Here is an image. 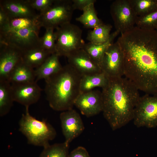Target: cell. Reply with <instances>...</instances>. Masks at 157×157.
Masks as SVG:
<instances>
[{
  "instance_id": "obj_1",
  "label": "cell",
  "mask_w": 157,
  "mask_h": 157,
  "mask_svg": "<svg viewBox=\"0 0 157 157\" xmlns=\"http://www.w3.org/2000/svg\"><path fill=\"white\" fill-rule=\"evenodd\" d=\"M117 41L124 56V75L139 90L157 94V32L135 26Z\"/></svg>"
},
{
  "instance_id": "obj_2",
  "label": "cell",
  "mask_w": 157,
  "mask_h": 157,
  "mask_svg": "<svg viewBox=\"0 0 157 157\" xmlns=\"http://www.w3.org/2000/svg\"><path fill=\"white\" fill-rule=\"evenodd\" d=\"M101 92L104 117L113 131L133 119L134 110L140 97L139 90L126 77H109Z\"/></svg>"
},
{
  "instance_id": "obj_3",
  "label": "cell",
  "mask_w": 157,
  "mask_h": 157,
  "mask_svg": "<svg viewBox=\"0 0 157 157\" xmlns=\"http://www.w3.org/2000/svg\"><path fill=\"white\" fill-rule=\"evenodd\" d=\"M82 76L69 63L58 72L45 80V92L50 106L63 111L72 109L80 93Z\"/></svg>"
},
{
  "instance_id": "obj_4",
  "label": "cell",
  "mask_w": 157,
  "mask_h": 157,
  "mask_svg": "<svg viewBox=\"0 0 157 157\" xmlns=\"http://www.w3.org/2000/svg\"><path fill=\"white\" fill-rule=\"evenodd\" d=\"M29 107H25V113L19 122V130L26 138L29 144L44 147L49 145V141L55 138L56 131L46 121L39 120L31 116Z\"/></svg>"
},
{
  "instance_id": "obj_5",
  "label": "cell",
  "mask_w": 157,
  "mask_h": 157,
  "mask_svg": "<svg viewBox=\"0 0 157 157\" xmlns=\"http://www.w3.org/2000/svg\"><path fill=\"white\" fill-rule=\"evenodd\" d=\"M56 53L66 57L73 52L82 49L85 43L82 38V31L70 22L56 29Z\"/></svg>"
},
{
  "instance_id": "obj_6",
  "label": "cell",
  "mask_w": 157,
  "mask_h": 157,
  "mask_svg": "<svg viewBox=\"0 0 157 157\" xmlns=\"http://www.w3.org/2000/svg\"><path fill=\"white\" fill-rule=\"evenodd\" d=\"M74 10L72 0H54L48 9L38 14L37 22L41 27L56 29L70 22Z\"/></svg>"
},
{
  "instance_id": "obj_7",
  "label": "cell",
  "mask_w": 157,
  "mask_h": 157,
  "mask_svg": "<svg viewBox=\"0 0 157 157\" xmlns=\"http://www.w3.org/2000/svg\"><path fill=\"white\" fill-rule=\"evenodd\" d=\"M38 23L28 28L18 30L0 31V43L11 46L23 53L40 45Z\"/></svg>"
},
{
  "instance_id": "obj_8",
  "label": "cell",
  "mask_w": 157,
  "mask_h": 157,
  "mask_svg": "<svg viewBox=\"0 0 157 157\" xmlns=\"http://www.w3.org/2000/svg\"><path fill=\"white\" fill-rule=\"evenodd\" d=\"M138 127L157 126V94L140 97L135 108L133 119Z\"/></svg>"
},
{
  "instance_id": "obj_9",
  "label": "cell",
  "mask_w": 157,
  "mask_h": 157,
  "mask_svg": "<svg viewBox=\"0 0 157 157\" xmlns=\"http://www.w3.org/2000/svg\"><path fill=\"white\" fill-rule=\"evenodd\" d=\"M110 13L116 31L121 34L133 28L137 16L129 0H116L110 6Z\"/></svg>"
},
{
  "instance_id": "obj_10",
  "label": "cell",
  "mask_w": 157,
  "mask_h": 157,
  "mask_svg": "<svg viewBox=\"0 0 157 157\" xmlns=\"http://www.w3.org/2000/svg\"><path fill=\"white\" fill-rule=\"evenodd\" d=\"M99 65L102 71L109 77L124 75V54L117 41L105 51Z\"/></svg>"
},
{
  "instance_id": "obj_11",
  "label": "cell",
  "mask_w": 157,
  "mask_h": 157,
  "mask_svg": "<svg viewBox=\"0 0 157 157\" xmlns=\"http://www.w3.org/2000/svg\"><path fill=\"white\" fill-rule=\"evenodd\" d=\"M75 105L81 114L87 117L96 115L102 112L103 101L101 92L91 90L80 93L76 99Z\"/></svg>"
},
{
  "instance_id": "obj_12",
  "label": "cell",
  "mask_w": 157,
  "mask_h": 157,
  "mask_svg": "<svg viewBox=\"0 0 157 157\" xmlns=\"http://www.w3.org/2000/svg\"><path fill=\"white\" fill-rule=\"evenodd\" d=\"M65 142L69 144L74 139L79 136L84 129L80 115L73 108L62 111L60 115Z\"/></svg>"
},
{
  "instance_id": "obj_13",
  "label": "cell",
  "mask_w": 157,
  "mask_h": 157,
  "mask_svg": "<svg viewBox=\"0 0 157 157\" xmlns=\"http://www.w3.org/2000/svg\"><path fill=\"white\" fill-rule=\"evenodd\" d=\"M35 81L10 83L13 99L25 107L37 102L41 95L42 89Z\"/></svg>"
},
{
  "instance_id": "obj_14",
  "label": "cell",
  "mask_w": 157,
  "mask_h": 157,
  "mask_svg": "<svg viewBox=\"0 0 157 157\" xmlns=\"http://www.w3.org/2000/svg\"><path fill=\"white\" fill-rule=\"evenodd\" d=\"M23 52L17 49L0 43V81H8L11 72L22 60Z\"/></svg>"
},
{
  "instance_id": "obj_15",
  "label": "cell",
  "mask_w": 157,
  "mask_h": 157,
  "mask_svg": "<svg viewBox=\"0 0 157 157\" xmlns=\"http://www.w3.org/2000/svg\"><path fill=\"white\" fill-rule=\"evenodd\" d=\"M67 58L69 64L81 76L102 72L100 66L83 49L73 52Z\"/></svg>"
},
{
  "instance_id": "obj_16",
  "label": "cell",
  "mask_w": 157,
  "mask_h": 157,
  "mask_svg": "<svg viewBox=\"0 0 157 157\" xmlns=\"http://www.w3.org/2000/svg\"><path fill=\"white\" fill-rule=\"evenodd\" d=\"M0 8L9 19L19 17L37 19L38 14L31 5L29 0H2Z\"/></svg>"
},
{
  "instance_id": "obj_17",
  "label": "cell",
  "mask_w": 157,
  "mask_h": 157,
  "mask_svg": "<svg viewBox=\"0 0 157 157\" xmlns=\"http://www.w3.org/2000/svg\"><path fill=\"white\" fill-rule=\"evenodd\" d=\"M59 56L55 53L51 54L39 66L35 68V81L48 78L58 72L63 66L59 60Z\"/></svg>"
},
{
  "instance_id": "obj_18",
  "label": "cell",
  "mask_w": 157,
  "mask_h": 157,
  "mask_svg": "<svg viewBox=\"0 0 157 157\" xmlns=\"http://www.w3.org/2000/svg\"><path fill=\"white\" fill-rule=\"evenodd\" d=\"M35 79V69L22 60L11 72L8 81L10 83H21L33 82Z\"/></svg>"
},
{
  "instance_id": "obj_19",
  "label": "cell",
  "mask_w": 157,
  "mask_h": 157,
  "mask_svg": "<svg viewBox=\"0 0 157 157\" xmlns=\"http://www.w3.org/2000/svg\"><path fill=\"white\" fill-rule=\"evenodd\" d=\"M119 33V32L115 30L111 33L109 39L106 42L97 44L89 42L85 43L82 49L93 60L99 65L105 52L114 43L115 39Z\"/></svg>"
},
{
  "instance_id": "obj_20",
  "label": "cell",
  "mask_w": 157,
  "mask_h": 157,
  "mask_svg": "<svg viewBox=\"0 0 157 157\" xmlns=\"http://www.w3.org/2000/svg\"><path fill=\"white\" fill-rule=\"evenodd\" d=\"M109 77L102 71L93 74L82 76L80 84V93L86 92L94 88H102L107 85Z\"/></svg>"
},
{
  "instance_id": "obj_21",
  "label": "cell",
  "mask_w": 157,
  "mask_h": 157,
  "mask_svg": "<svg viewBox=\"0 0 157 157\" xmlns=\"http://www.w3.org/2000/svg\"><path fill=\"white\" fill-rule=\"evenodd\" d=\"M50 55L40 44L24 52L22 60L31 67L36 68L40 66Z\"/></svg>"
},
{
  "instance_id": "obj_22",
  "label": "cell",
  "mask_w": 157,
  "mask_h": 157,
  "mask_svg": "<svg viewBox=\"0 0 157 157\" xmlns=\"http://www.w3.org/2000/svg\"><path fill=\"white\" fill-rule=\"evenodd\" d=\"M14 101L10 83L8 81H0V116L9 113Z\"/></svg>"
},
{
  "instance_id": "obj_23",
  "label": "cell",
  "mask_w": 157,
  "mask_h": 157,
  "mask_svg": "<svg viewBox=\"0 0 157 157\" xmlns=\"http://www.w3.org/2000/svg\"><path fill=\"white\" fill-rule=\"evenodd\" d=\"M112 28L111 25L103 23L90 31L88 33L87 39L95 44L104 43L109 39Z\"/></svg>"
},
{
  "instance_id": "obj_24",
  "label": "cell",
  "mask_w": 157,
  "mask_h": 157,
  "mask_svg": "<svg viewBox=\"0 0 157 157\" xmlns=\"http://www.w3.org/2000/svg\"><path fill=\"white\" fill-rule=\"evenodd\" d=\"M94 4L85 8L83 10V14L76 19V21L87 28L93 29L103 23L97 17Z\"/></svg>"
},
{
  "instance_id": "obj_25",
  "label": "cell",
  "mask_w": 157,
  "mask_h": 157,
  "mask_svg": "<svg viewBox=\"0 0 157 157\" xmlns=\"http://www.w3.org/2000/svg\"><path fill=\"white\" fill-rule=\"evenodd\" d=\"M137 17L148 14L157 10V0H129Z\"/></svg>"
},
{
  "instance_id": "obj_26",
  "label": "cell",
  "mask_w": 157,
  "mask_h": 157,
  "mask_svg": "<svg viewBox=\"0 0 157 157\" xmlns=\"http://www.w3.org/2000/svg\"><path fill=\"white\" fill-rule=\"evenodd\" d=\"M37 19L19 17L9 19L0 31L18 30L32 27L38 23Z\"/></svg>"
},
{
  "instance_id": "obj_27",
  "label": "cell",
  "mask_w": 157,
  "mask_h": 157,
  "mask_svg": "<svg viewBox=\"0 0 157 157\" xmlns=\"http://www.w3.org/2000/svg\"><path fill=\"white\" fill-rule=\"evenodd\" d=\"M69 144L65 142L55 144L44 147L40 157H69Z\"/></svg>"
},
{
  "instance_id": "obj_28",
  "label": "cell",
  "mask_w": 157,
  "mask_h": 157,
  "mask_svg": "<svg viewBox=\"0 0 157 157\" xmlns=\"http://www.w3.org/2000/svg\"><path fill=\"white\" fill-rule=\"evenodd\" d=\"M43 36L40 38V46L50 54L56 53V36L54 29H45Z\"/></svg>"
},
{
  "instance_id": "obj_29",
  "label": "cell",
  "mask_w": 157,
  "mask_h": 157,
  "mask_svg": "<svg viewBox=\"0 0 157 157\" xmlns=\"http://www.w3.org/2000/svg\"><path fill=\"white\" fill-rule=\"evenodd\" d=\"M136 26L147 30H156L157 28V10L145 15L137 17Z\"/></svg>"
},
{
  "instance_id": "obj_30",
  "label": "cell",
  "mask_w": 157,
  "mask_h": 157,
  "mask_svg": "<svg viewBox=\"0 0 157 157\" xmlns=\"http://www.w3.org/2000/svg\"><path fill=\"white\" fill-rule=\"evenodd\" d=\"M54 0H29L31 6L40 13L48 9L52 4Z\"/></svg>"
},
{
  "instance_id": "obj_31",
  "label": "cell",
  "mask_w": 157,
  "mask_h": 157,
  "mask_svg": "<svg viewBox=\"0 0 157 157\" xmlns=\"http://www.w3.org/2000/svg\"><path fill=\"white\" fill-rule=\"evenodd\" d=\"M72 6L74 10H83L87 6L94 4L96 0H72Z\"/></svg>"
},
{
  "instance_id": "obj_32",
  "label": "cell",
  "mask_w": 157,
  "mask_h": 157,
  "mask_svg": "<svg viewBox=\"0 0 157 157\" xmlns=\"http://www.w3.org/2000/svg\"><path fill=\"white\" fill-rule=\"evenodd\" d=\"M69 157H91L85 148L80 146L76 148L69 154Z\"/></svg>"
},
{
  "instance_id": "obj_33",
  "label": "cell",
  "mask_w": 157,
  "mask_h": 157,
  "mask_svg": "<svg viewBox=\"0 0 157 157\" xmlns=\"http://www.w3.org/2000/svg\"><path fill=\"white\" fill-rule=\"evenodd\" d=\"M8 19V17L6 14L0 8V28L6 24Z\"/></svg>"
},
{
  "instance_id": "obj_34",
  "label": "cell",
  "mask_w": 157,
  "mask_h": 157,
  "mask_svg": "<svg viewBox=\"0 0 157 157\" xmlns=\"http://www.w3.org/2000/svg\"><path fill=\"white\" fill-rule=\"evenodd\" d=\"M155 30H156V31L157 32V28H156V29Z\"/></svg>"
}]
</instances>
